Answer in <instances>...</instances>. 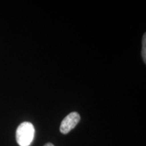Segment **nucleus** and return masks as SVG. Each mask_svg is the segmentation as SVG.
Instances as JSON below:
<instances>
[{
    "mask_svg": "<svg viewBox=\"0 0 146 146\" xmlns=\"http://www.w3.org/2000/svg\"><path fill=\"white\" fill-rule=\"evenodd\" d=\"M44 146H54V145H53L52 143H47L45 144Z\"/></svg>",
    "mask_w": 146,
    "mask_h": 146,
    "instance_id": "4",
    "label": "nucleus"
},
{
    "mask_svg": "<svg viewBox=\"0 0 146 146\" xmlns=\"http://www.w3.org/2000/svg\"><path fill=\"white\" fill-rule=\"evenodd\" d=\"M142 58L144 62H146V35H143V41H142Z\"/></svg>",
    "mask_w": 146,
    "mask_h": 146,
    "instance_id": "3",
    "label": "nucleus"
},
{
    "mask_svg": "<svg viewBox=\"0 0 146 146\" xmlns=\"http://www.w3.org/2000/svg\"><path fill=\"white\" fill-rule=\"evenodd\" d=\"M35 128L29 122H24L18 126L16 133V141L20 146H29L33 141Z\"/></svg>",
    "mask_w": 146,
    "mask_h": 146,
    "instance_id": "1",
    "label": "nucleus"
},
{
    "mask_svg": "<svg viewBox=\"0 0 146 146\" xmlns=\"http://www.w3.org/2000/svg\"><path fill=\"white\" fill-rule=\"evenodd\" d=\"M81 117L78 113L76 112H71L67 115L62 121L60 125V132L63 134H67L72 130L80 121Z\"/></svg>",
    "mask_w": 146,
    "mask_h": 146,
    "instance_id": "2",
    "label": "nucleus"
}]
</instances>
